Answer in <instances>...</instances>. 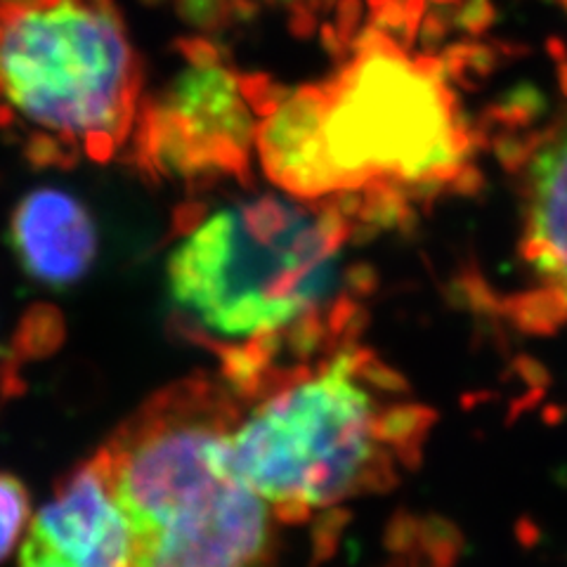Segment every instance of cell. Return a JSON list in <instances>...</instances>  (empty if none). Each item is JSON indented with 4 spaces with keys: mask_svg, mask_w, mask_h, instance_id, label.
I'll list each match as a JSON object with an SVG mask.
<instances>
[{
    "mask_svg": "<svg viewBox=\"0 0 567 567\" xmlns=\"http://www.w3.org/2000/svg\"><path fill=\"white\" fill-rule=\"evenodd\" d=\"M241 398L227 381L171 383L97 450L135 567H275L272 508L229 466Z\"/></svg>",
    "mask_w": 567,
    "mask_h": 567,
    "instance_id": "6da1fadb",
    "label": "cell"
},
{
    "mask_svg": "<svg viewBox=\"0 0 567 567\" xmlns=\"http://www.w3.org/2000/svg\"><path fill=\"white\" fill-rule=\"evenodd\" d=\"M431 416L395 400L360 354L284 369L241 400L229 466L279 523L393 489L414 471Z\"/></svg>",
    "mask_w": 567,
    "mask_h": 567,
    "instance_id": "7a4b0ae2",
    "label": "cell"
},
{
    "mask_svg": "<svg viewBox=\"0 0 567 567\" xmlns=\"http://www.w3.org/2000/svg\"><path fill=\"white\" fill-rule=\"evenodd\" d=\"M341 227L322 206L265 194L210 213L173 248L171 300L210 341L241 346L225 377L239 398L256 379V346L262 383L265 346L303 329L339 291Z\"/></svg>",
    "mask_w": 567,
    "mask_h": 567,
    "instance_id": "3957f363",
    "label": "cell"
},
{
    "mask_svg": "<svg viewBox=\"0 0 567 567\" xmlns=\"http://www.w3.org/2000/svg\"><path fill=\"white\" fill-rule=\"evenodd\" d=\"M454 133L433 79L400 58L371 55L262 123L268 173L298 194L354 187L383 175L421 177L447 162Z\"/></svg>",
    "mask_w": 567,
    "mask_h": 567,
    "instance_id": "277c9868",
    "label": "cell"
},
{
    "mask_svg": "<svg viewBox=\"0 0 567 567\" xmlns=\"http://www.w3.org/2000/svg\"><path fill=\"white\" fill-rule=\"evenodd\" d=\"M137 60L110 0L0 12V93L31 126L112 150L128 133Z\"/></svg>",
    "mask_w": 567,
    "mask_h": 567,
    "instance_id": "5b68a950",
    "label": "cell"
},
{
    "mask_svg": "<svg viewBox=\"0 0 567 567\" xmlns=\"http://www.w3.org/2000/svg\"><path fill=\"white\" fill-rule=\"evenodd\" d=\"M20 567H135L128 525L95 456L64 475L31 520Z\"/></svg>",
    "mask_w": 567,
    "mask_h": 567,
    "instance_id": "8992f818",
    "label": "cell"
},
{
    "mask_svg": "<svg viewBox=\"0 0 567 567\" xmlns=\"http://www.w3.org/2000/svg\"><path fill=\"white\" fill-rule=\"evenodd\" d=\"M10 233L24 272L48 287L81 281L97 256L91 210L64 189L29 192L14 208Z\"/></svg>",
    "mask_w": 567,
    "mask_h": 567,
    "instance_id": "52a82bcc",
    "label": "cell"
},
{
    "mask_svg": "<svg viewBox=\"0 0 567 567\" xmlns=\"http://www.w3.org/2000/svg\"><path fill=\"white\" fill-rule=\"evenodd\" d=\"M529 251L567 303V118L529 166Z\"/></svg>",
    "mask_w": 567,
    "mask_h": 567,
    "instance_id": "ba28073f",
    "label": "cell"
},
{
    "mask_svg": "<svg viewBox=\"0 0 567 567\" xmlns=\"http://www.w3.org/2000/svg\"><path fill=\"white\" fill-rule=\"evenodd\" d=\"M29 492L14 475L0 471V563H3L17 542L22 539L29 523Z\"/></svg>",
    "mask_w": 567,
    "mask_h": 567,
    "instance_id": "9c48e42d",
    "label": "cell"
},
{
    "mask_svg": "<svg viewBox=\"0 0 567 567\" xmlns=\"http://www.w3.org/2000/svg\"><path fill=\"white\" fill-rule=\"evenodd\" d=\"M43 0H0V12H10V10H22V8H31L39 6Z\"/></svg>",
    "mask_w": 567,
    "mask_h": 567,
    "instance_id": "30bf717a",
    "label": "cell"
},
{
    "mask_svg": "<svg viewBox=\"0 0 567 567\" xmlns=\"http://www.w3.org/2000/svg\"><path fill=\"white\" fill-rule=\"evenodd\" d=\"M281 3H293V0H281Z\"/></svg>",
    "mask_w": 567,
    "mask_h": 567,
    "instance_id": "8fae6325",
    "label": "cell"
}]
</instances>
